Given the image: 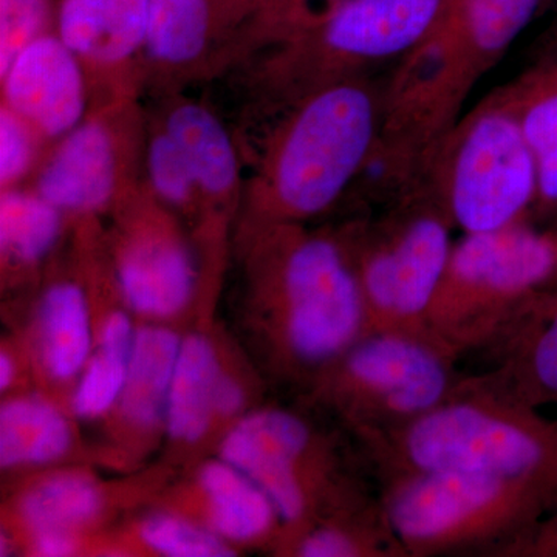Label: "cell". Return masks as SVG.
<instances>
[{
	"label": "cell",
	"instance_id": "2e32d148",
	"mask_svg": "<svg viewBox=\"0 0 557 557\" xmlns=\"http://www.w3.org/2000/svg\"><path fill=\"white\" fill-rule=\"evenodd\" d=\"M161 126L188 159L201 201L218 207L233 203L240 189L239 156L219 116L200 102L180 101Z\"/></svg>",
	"mask_w": 557,
	"mask_h": 557
},
{
	"label": "cell",
	"instance_id": "30bf717a",
	"mask_svg": "<svg viewBox=\"0 0 557 557\" xmlns=\"http://www.w3.org/2000/svg\"><path fill=\"white\" fill-rule=\"evenodd\" d=\"M311 429L282 409L242 418L220 448V457L248 475L270 497L281 522L295 525L309 515Z\"/></svg>",
	"mask_w": 557,
	"mask_h": 557
},
{
	"label": "cell",
	"instance_id": "e575fe53",
	"mask_svg": "<svg viewBox=\"0 0 557 557\" xmlns=\"http://www.w3.org/2000/svg\"><path fill=\"white\" fill-rule=\"evenodd\" d=\"M14 373H16V369H14L13 359L7 351H2V355H0V387H2V391L11 386Z\"/></svg>",
	"mask_w": 557,
	"mask_h": 557
},
{
	"label": "cell",
	"instance_id": "8d00e7d4",
	"mask_svg": "<svg viewBox=\"0 0 557 557\" xmlns=\"http://www.w3.org/2000/svg\"><path fill=\"white\" fill-rule=\"evenodd\" d=\"M341 2H346V0H341Z\"/></svg>",
	"mask_w": 557,
	"mask_h": 557
},
{
	"label": "cell",
	"instance_id": "5b68a950",
	"mask_svg": "<svg viewBox=\"0 0 557 557\" xmlns=\"http://www.w3.org/2000/svg\"><path fill=\"white\" fill-rule=\"evenodd\" d=\"M454 357L424 333H364L336 359V388L362 435L394 431L456 394Z\"/></svg>",
	"mask_w": 557,
	"mask_h": 557
},
{
	"label": "cell",
	"instance_id": "4fadbf2b",
	"mask_svg": "<svg viewBox=\"0 0 557 557\" xmlns=\"http://www.w3.org/2000/svg\"><path fill=\"white\" fill-rule=\"evenodd\" d=\"M491 344L498 368L482 386L528 408L557 405V288L536 293Z\"/></svg>",
	"mask_w": 557,
	"mask_h": 557
},
{
	"label": "cell",
	"instance_id": "484cf974",
	"mask_svg": "<svg viewBox=\"0 0 557 557\" xmlns=\"http://www.w3.org/2000/svg\"><path fill=\"white\" fill-rule=\"evenodd\" d=\"M145 153L148 186L157 200L178 209L200 203L199 186L189 161L163 126L150 134Z\"/></svg>",
	"mask_w": 557,
	"mask_h": 557
},
{
	"label": "cell",
	"instance_id": "44dd1931",
	"mask_svg": "<svg viewBox=\"0 0 557 557\" xmlns=\"http://www.w3.org/2000/svg\"><path fill=\"white\" fill-rule=\"evenodd\" d=\"M73 431L67 417L47 399L28 395L0 409V465L38 467L67 456Z\"/></svg>",
	"mask_w": 557,
	"mask_h": 557
},
{
	"label": "cell",
	"instance_id": "9a60e30c",
	"mask_svg": "<svg viewBox=\"0 0 557 557\" xmlns=\"http://www.w3.org/2000/svg\"><path fill=\"white\" fill-rule=\"evenodd\" d=\"M443 0H346L325 22V44L344 57L383 58L408 50L437 20Z\"/></svg>",
	"mask_w": 557,
	"mask_h": 557
},
{
	"label": "cell",
	"instance_id": "d590c367",
	"mask_svg": "<svg viewBox=\"0 0 557 557\" xmlns=\"http://www.w3.org/2000/svg\"><path fill=\"white\" fill-rule=\"evenodd\" d=\"M552 81H556V83H557V73L555 76H553Z\"/></svg>",
	"mask_w": 557,
	"mask_h": 557
},
{
	"label": "cell",
	"instance_id": "4dcf8cb0",
	"mask_svg": "<svg viewBox=\"0 0 557 557\" xmlns=\"http://www.w3.org/2000/svg\"><path fill=\"white\" fill-rule=\"evenodd\" d=\"M47 0H0V72L46 30Z\"/></svg>",
	"mask_w": 557,
	"mask_h": 557
},
{
	"label": "cell",
	"instance_id": "9c48e42d",
	"mask_svg": "<svg viewBox=\"0 0 557 557\" xmlns=\"http://www.w3.org/2000/svg\"><path fill=\"white\" fill-rule=\"evenodd\" d=\"M453 245L438 218L413 219L359 271L369 332L424 333V319L448 270Z\"/></svg>",
	"mask_w": 557,
	"mask_h": 557
},
{
	"label": "cell",
	"instance_id": "ac0fdd59",
	"mask_svg": "<svg viewBox=\"0 0 557 557\" xmlns=\"http://www.w3.org/2000/svg\"><path fill=\"white\" fill-rule=\"evenodd\" d=\"M199 485L209 525L225 541H259L281 520L270 497L222 457L201 468Z\"/></svg>",
	"mask_w": 557,
	"mask_h": 557
},
{
	"label": "cell",
	"instance_id": "ba28073f",
	"mask_svg": "<svg viewBox=\"0 0 557 557\" xmlns=\"http://www.w3.org/2000/svg\"><path fill=\"white\" fill-rule=\"evenodd\" d=\"M536 194V163L520 120L497 112L480 116L454 168L450 208L458 225L467 234L507 228Z\"/></svg>",
	"mask_w": 557,
	"mask_h": 557
},
{
	"label": "cell",
	"instance_id": "277c9868",
	"mask_svg": "<svg viewBox=\"0 0 557 557\" xmlns=\"http://www.w3.org/2000/svg\"><path fill=\"white\" fill-rule=\"evenodd\" d=\"M375 131L372 100L354 84L313 95L281 135L263 190L278 214L310 218L325 211L368 157Z\"/></svg>",
	"mask_w": 557,
	"mask_h": 557
},
{
	"label": "cell",
	"instance_id": "4316f807",
	"mask_svg": "<svg viewBox=\"0 0 557 557\" xmlns=\"http://www.w3.org/2000/svg\"><path fill=\"white\" fill-rule=\"evenodd\" d=\"M537 171V194L557 203V83L549 79L520 119Z\"/></svg>",
	"mask_w": 557,
	"mask_h": 557
},
{
	"label": "cell",
	"instance_id": "5bb4252c",
	"mask_svg": "<svg viewBox=\"0 0 557 557\" xmlns=\"http://www.w3.org/2000/svg\"><path fill=\"white\" fill-rule=\"evenodd\" d=\"M150 0H62L58 33L87 79L119 75L145 54Z\"/></svg>",
	"mask_w": 557,
	"mask_h": 557
},
{
	"label": "cell",
	"instance_id": "3957f363",
	"mask_svg": "<svg viewBox=\"0 0 557 557\" xmlns=\"http://www.w3.org/2000/svg\"><path fill=\"white\" fill-rule=\"evenodd\" d=\"M557 276V239L520 226L467 234L453 248L424 330L454 354L487 346Z\"/></svg>",
	"mask_w": 557,
	"mask_h": 557
},
{
	"label": "cell",
	"instance_id": "52a82bcc",
	"mask_svg": "<svg viewBox=\"0 0 557 557\" xmlns=\"http://www.w3.org/2000/svg\"><path fill=\"white\" fill-rule=\"evenodd\" d=\"M138 113L119 98L60 138L42 164L36 193L62 214H94L135 193Z\"/></svg>",
	"mask_w": 557,
	"mask_h": 557
},
{
	"label": "cell",
	"instance_id": "f546056e",
	"mask_svg": "<svg viewBox=\"0 0 557 557\" xmlns=\"http://www.w3.org/2000/svg\"><path fill=\"white\" fill-rule=\"evenodd\" d=\"M42 141L38 132L16 112L2 104L0 110V185L16 188L27 177Z\"/></svg>",
	"mask_w": 557,
	"mask_h": 557
},
{
	"label": "cell",
	"instance_id": "7a4b0ae2",
	"mask_svg": "<svg viewBox=\"0 0 557 557\" xmlns=\"http://www.w3.org/2000/svg\"><path fill=\"white\" fill-rule=\"evenodd\" d=\"M557 502L556 483L472 472L388 475L384 518L406 556L471 552L502 545L511 552Z\"/></svg>",
	"mask_w": 557,
	"mask_h": 557
},
{
	"label": "cell",
	"instance_id": "cb8c5ba5",
	"mask_svg": "<svg viewBox=\"0 0 557 557\" xmlns=\"http://www.w3.org/2000/svg\"><path fill=\"white\" fill-rule=\"evenodd\" d=\"M135 333L129 317L113 311L101 329L100 344L81 373L72 408L81 418H98L119 405L129 373Z\"/></svg>",
	"mask_w": 557,
	"mask_h": 557
},
{
	"label": "cell",
	"instance_id": "83f0119b",
	"mask_svg": "<svg viewBox=\"0 0 557 557\" xmlns=\"http://www.w3.org/2000/svg\"><path fill=\"white\" fill-rule=\"evenodd\" d=\"M143 544L153 553L170 557L233 556L225 539L211 528L197 525L175 515H153L139 527Z\"/></svg>",
	"mask_w": 557,
	"mask_h": 557
},
{
	"label": "cell",
	"instance_id": "d4e9b609",
	"mask_svg": "<svg viewBox=\"0 0 557 557\" xmlns=\"http://www.w3.org/2000/svg\"><path fill=\"white\" fill-rule=\"evenodd\" d=\"M62 212L38 193L2 189L0 248L3 262L35 267L49 256L60 239Z\"/></svg>",
	"mask_w": 557,
	"mask_h": 557
},
{
	"label": "cell",
	"instance_id": "8992f818",
	"mask_svg": "<svg viewBox=\"0 0 557 557\" xmlns=\"http://www.w3.org/2000/svg\"><path fill=\"white\" fill-rule=\"evenodd\" d=\"M282 339L306 368L330 366L366 333L359 274L325 237L296 242L281 269Z\"/></svg>",
	"mask_w": 557,
	"mask_h": 557
},
{
	"label": "cell",
	"instance_id": "e0dca14e",
	"mask_svg": "<svg viewBox=\"0 0 557 557\" xmlns=\"http://www.w3.org/2000/svg\"><path fill=\"white\" fill-rule=\"evenodd\" d=\"M222 369L214 344L200 333L185 336L168 397V434L178 443H196L215 417V395Z\"/></svg>",
	"mask_w": 557,
	"mask_h": 557
},
{
	"label": "cell",
	"instance_id": "7402d4cb",
	"mask_svg": "<svg viewBox=\"0 0 557 557\" xmlns=\"http://www.w3.org/2000/svg\"><path fill=\"white\" fill-rule=\"evenodd\" d=\"M212 39L211 0H150L145 57L170 72L205 62Z\"/></svg>",
	"mask_w": 557,
	"mask_h": 557
},
{
	"label": "cell",
	"instance_id": "603a6c76",
	"mask_svg": "<svg viewBox=\"0 0 557 557\" xmlns=\"http://www.w3.org/2000/svg\"><path fill=\"white\" fill-rule=\"evenodd\" d=\"M104 496L86 472L61 471L44 478L21 498L22 522L32 534L64 531L78 534L100 516Z\"/></svg>",
	"mask_w": 557,
	"mask_h": 557
},
{
	"label": "cell",
	"instance_id": "6da1fadb",
	"mask_svg": "<svg viewBox=\"0 0 557 557\" xmlns=\"http://www.w3.org/2000/svg\"><path fill=\"white\" fill-rule=\"evenodd\" d=\"M380 471L472 472L557 485V426L478 380L405 426L364 435Z\"/></svg>",
	"mask_w": 557,
	"mask_h": 557
},
{
	"label": "cell",
	"instance_id": "d6986e66",
	"mask_svg": "<svg viewBox=\"0 0 557 557\" xmlns=\"http://www.w3.org/2000/svg\"><path fill=\"white\" fill-rule=\"evenodd\" d=\"M39 355L47 375L70 381L91 357V321L86 293L75 282H54L44 293L38 314Z\"/></svg>",
	"mask_w": 557,
	"mask_h": 557
},
{
	"label": "cell",
	"instance_id": "7c38bea8",
	"mask_svg": "<svg viewBox=\"0 0 557 557\" xmlns=\"http://www.w3.org/2000/svg\"><path fill=\"white\" fill-rule=\"evenodd\" d=\"M0 76L2 104L42 139H60L86 119V70L58 35L32 40Z\"/></svg>",
	"mask_w": 557,
	"mask_h": 557
},
{
	"label": "cell",
	"instance_id": "1f68e13d",
	"mask_svg": "<svg viewBox=\"0 0 557 557\" xmlns=\"http://www.w3.org/2000/svg\"><path fill=\"white\" fill-rule=\"evenodd\" d=\"M78 549V537L64 531H46V533L33 534V555L44 557H62L75 555Z\"/></svg>",
	"mask_w": 557,
	"mask_h": 557
},
{
	"label": "cell",
	"instance_id": "d6a6232c",
	"mask_svg": "<svg viewBox=\"0 0 557 557\" xmlns=\"http://www.w3.org/2000/svg\"><path fill=\"white\" fill-rule=\"evenodd\" d=\"M511 552H533L537 556H557V515L536 525Z\"/></svg>",
	"mask_w": 557,
	"mask_h": 557
},
{
	"label": "cell",
	"instance_id": "8fae6325",
	"mask_svg": "<svg viewBox=\"0 0 557 557\" xmlns=\"http://www.w3.org/2000/svg\"><path fill=\"white\" fill-rule=\"evenodd\" d=\"M116 281L127 306L143 317L171 318L188 306L196 262L163 212L138 209L119 247Z\"/></svg>",
	"mask_w": 557,
	"mask_h": 557
},
{
	"label": "cell",
	"instance_id": "ffe728a7",
	"mask_svg": "<svg viewBox=\"0 0 557 557\" xmlns=\"http://www.w3.org/2000/svg\"><path fill=\"white\" fill-rule=\"evenodd\" d=\"M182 339L164 327H143L135 333L126 386L116 405L132 426L150 429L164 421Z\"/></svg>",
	"mask_w": 557,
	"mask_h": 557
},
{
	"label": "cell",
	"instance_id": "836d02e7",
	"mask_svg": "<svg viewBox=\"0 0 557 557\" xmlns=\"http://www.w3.org/2000/svg\"><path fill=\"white\" fill-rule=\"evenodd\" d=\"M245 405V391L239 381L222 373L215 395V417L231 418L237 416Z\"/></svg>",
	"mask_w": 557,
	"mask_h": 557
},
{
	"label": "cell",
	"instance_id": "f1b7e54d",
	"mask_svg": "<svg viewBox=\"0 0 557 557\" xmlns=\"http://www.w3.org/2000/svg\"><path fill=\"white\" fill-rule=\"evenodd\" d=\"M541 0H467L469 35L480 50L507 49L533 20Z\"/></svg>",
	"mask_w": 557,
	"mask_h": 557
}]
</instances>
